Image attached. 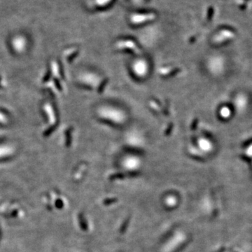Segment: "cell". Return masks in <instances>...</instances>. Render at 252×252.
Listing matches in <instances>:
<instances>
[{
	"mask_svg": "<svg viewBox=\"0 0 252 252\" xmlns=\"http://www.w3.org/2000/svg\"><path fill=\"white\" fill-rule=\"evenodd\" d=\"M55 204L56 206L58 207V208H62L63 207V202H62V200H57L55 201Z\"/></svg>",
	"mask_w": 252,
	"mask_h": 252,
	"instance_id": "8992f818",
	"label": "cell"
},
{
	"mask_svg": "<svg viewBox=\"0 0 252 252\" xmlns=\"http://www.w3.org/2000/svg\"><path fill=\"white\" fill-rule=\"evenodd\" d=\"M155 18L154 13H146V14H136L132 15V21L134 23H143L144 22L152 21Z\"/></svg>",
	"mask_w": 252,
	"mask_h": 252,
	"instance_id": "7a4b0ae2",
	"label": "cell"
},
{
	"mask_svg": "<svg viewBox=\"0 0 252 252\" xmlns=\"http://www.w3.org/2000/svg\"><path fill=\"white\" fill-rule=\"evenodd\" d=\"M134 69L135 73L139 76H144L145 74H147V63L144 61H137V62L134 65Z\"/></svg>",
	"mask_w": 252,
	"mask_h": 252,
	"instance_id": "3957f363",
	"label": "cell"
},
{
	"mask_svg": "<svg viewBox=\"0 0 252 252\" xmlns=\"http://www.w3.org/2000/svg\"><path fill=\"white\" fill-rule=\"evenodd\" d=\"M13 46H14L15 50L22 51L25 46V41L23 38L18 37L13 41Z\"/></svg>",
	"mask_w": 252,
	"mask_h": 252,
	"instance_id": "277c9868",
	"label": "cell"
},
{
	"mask_svg": "<svg viewBox=\"0 0 252 252\" xmlns=\"http://www.w3.org/2000/svg\"><path fill=\"white\" fill-rule=\"evenodd\" d=\"M102 115L107 118L114 121V122H122L124 119L123 113L116 109H104L102 110Z\"/></svg>",
	"mask_w": 252,
	"mask_h": 252,
	"instance_id": "6da1fadb",
	"label": "cell"
},
{
	"mask_svg": "<svg viewBox=\"0 0 252 252\" xmlns=\"http://www.w3.org/2000/svg\"><path fill=\"white\" fill-rule=\"evenodd\" d=\"M111 1V0H96L97 3H98L99 5H104V4L109 3V2Z\"/></svg>",
	"mask_w": 252,
	"mask_h": 252,
	"instance_id": "5b68a950",
	"label": "cell"
}]
</instances>
